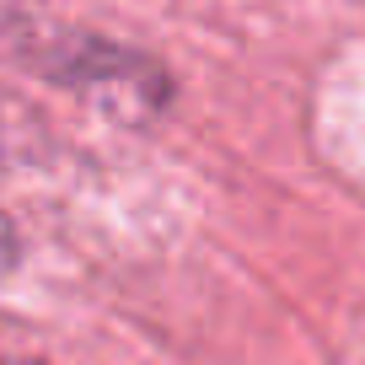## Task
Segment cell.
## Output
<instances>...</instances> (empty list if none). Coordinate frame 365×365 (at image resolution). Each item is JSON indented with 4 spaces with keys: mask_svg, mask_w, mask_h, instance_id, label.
<instances>
[{
    "mask_svg": "<svg viewBox=\"0 0 365 365\" xmlns=\"http://www.w3.org/2000/svg\"><path fill=\"white\" fill-rule=\"evenodd\" d=\"M0 365H48V360H38V354H0Z\"/></svg>",
    "mask_w": 365,
    "mask_h": 365,
    "instance_id": "3",
    "label": "cell"
},
{
    "mask_svg": "<svg viewBox=\"0 0 365 365\" xmlns=\"http://www.w3.org/2000/svg\"><path fill=\"white\" fill-rule=\"evenodd\" d=\"M16 252H22V247H16V226H11V215L0 210V274L16 263Z\"/></svg>",
    "mask_w": 365,
    "mask_h": 365,
    "instance_id": "2",
    "label": "cell"
},
{
    "mask_svg": "<svg viewBox=\"0 0 365 365\" xmlns=\"http://www.w3.org/2000/svg\"><path fill=\"white\" fill-rule=\"evenodd\" d=\"M16 59L33 76L65 86L70 97L91 103L97 113L118 118V124H156L178 97V86H172L167 65L156 54L103 33H86V27L38 22L33 33L16 38Z\"/></svg>",
    "mask_w": 365,
    "mask_h": 365,
    "instance_id": "1",
    "label": "cell"
}]
</instances>
